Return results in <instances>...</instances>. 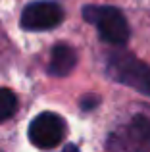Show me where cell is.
<instances>
[{
    "mask_svg": "<svg viewBox=\"0 0 150 152\" xmlns=\"http://www.w3.org/2000/svg\"><path fill=\"white\" fill-rule=\"evenodd\" d=\"M64 21V8L54 0H37L23 8L19 25L25 31H50Z\"/></svg>",
    "mask_w": 150,
    "mask_h": 152,
    "instance_id": "5",
    "label": "cell"
},
{
    "mask_svg": "<svg viewBox=\"0 0 150 152\" xmlns=\"http://www.w3.org/2000/svg\"><path fill=\"white\" fill-rule=\"evenodd\" d=\"M98 102H100V100H98V96H94V94H87V96L81 98V108H83V110H87V112L94 110V108L98 106Z\"/></svg>",
    "mask_w": 150,
    "mask_h": 152,
    "instance_id": "8",
    "label": "cell"
},
{
    "mask_svg": "<svg viewBox=\"0 0 150 152\" xmlns=\"http://www.w3.org/2000/svg\"><path fill=\"white\" fill-rule=\"evenodd\" d=\"M108 150H150V110L131 115L129 121L112 131L106 141Z\"/></svg>",
    "mask_w": 150,
    "mask_h": 152,
    "instance_id": "3",
    "label": "cell"
},
{
    "mask_svg": "<svg viewBox=\"0 0 150 152\" xmlns=\"http://www.w3.org/2000/svg\"><path fill=\"white\" fill-rule=\"evenodd\" d=\"M17 112V96L6 87H0V123Z\"/></svg>",
    "mask_w": 150,
    "mask_h": 152,
    "instance_id": "7",
    "label": "cell"
},
{
    "mask_svg": "<svg viewBox=\"0 0 150 152\" xmlns=\"http://www.w3.org/2000/svg\"><path fill=\"white\" fill-rule=\"evenodd\" d=\"M66 119L62 115L54 114V112H42V114L35 115L33 121L29 123V141L33 146L41 150H50L58 146L66 137Z\"/></svg>",
    "mask_w": 150,
    "mask_h": 152,
    "instance_id": "4",
    "label": "cell"
},
{
    "mask_svg": "<svg viewBox=\"0 0 150 152\" xmlns=\"http://www.w3.org/2000/svg\"><path fill=\"white\" fill-rule=\"evenodd\" d=\"M77 66V52L71 45L68 42H58L54 45L52 52H50V62H48V75L52 77H66L75 69Z\"/></svg>",
    "mask_w": 150,
    "mask_h": 152,
    "instance_id": "6",
    "label": "cell"
},
{
    "mask_svg": "<svg viewBox=\"0 0 150 152\" xmlns=\"http://www.w3.org/2000/svg\"><path fill=\"white\" fill-rule=\"evenodd\" d=\"M104 69L110 79L150 96V66L129 52H108Z\"/></svg>",
    "mask_w": 150,
    "mask_h": 152,
    "instance_id": "1",
    "label": "cell"
},
{
    "mask_svg": "<svg viewBox=\"0 0 150 152\" xmlns=\"http://www.w3.org/2000/svg\"><path fill=\"white\" fill-rule=\"evenodd\" d=\"M83 19L96 27L98 37L108 45L123 46L129 41L131 29H129L127 18L119 8L90 4V6L83 8Z\"/></svg>",
    "mask_w": 150,
    "mask_h": 152,
    "instance_id": "2",
    "label": "cell"
}]
</instances>
